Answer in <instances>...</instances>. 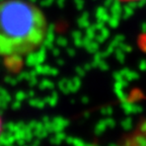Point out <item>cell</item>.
Returning <instances> with one entry per match:
<instances>
[{
  "label": "cell",
  "instance_id": "cell-1",
  "mask_svg": "<svg viewBox=\"0 0 146 146\" xmlns=\"http://www.w3.org/2000/svg\"><path fill=\"white\" fill-rule=\"evenodd\" d=\"M49 23L44 11L29 0H0V58L18 60L44 45Z\"/></svg>",
  "mask_w": 146,
  "mask_h": 146
},
{
  "label": "cell",
  "instance_id": "cell-3",
  "mask_svg": "<svg viewBox=\"0 0 146 146\" xmlns=\"http://www.w3.org/2000/svg\"><path fill=\"white\" fill-rule=\"evenodd\" d=\"M2 131H3V121L1 116H0V137H1V134H2Z\"/></svg>",
  "mask_w": 146,
  "mask_h": 146
},
{
  "label": "cell",
  "instance_id": "cell-2",
  "mask_svg": "<svg viewBox=\"0 0 146 146\" xmlns=\"http://www.w3.org/2000/svg\"><path fill=\"white\" fill-rule=\"evenodd\" d=\"M120 2H125V3H130V2H138V1H141V0H118Z\"/></svg>",
  "mask_w": 146,
  "mask_h": 146
}]
</instances>
